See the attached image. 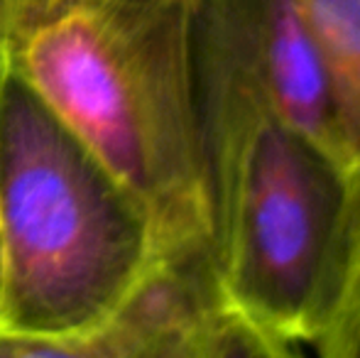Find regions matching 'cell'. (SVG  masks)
<instances>
[{
	"instance_id": "1",
	"label": "cell",
	"mask_w": 360,
	"mask_h": 358,
	"mask_svg": "<svg viewBox=\"0 0 360 358\" xmlns=\"http://www.w3.org/2000/svg\"><path fill=\"white\" fill-rule=\"evenodd\" d=\"M201 0H8L5 54L150 226L157 255L214 250L199 118Z\"/></svg>"
},
{
	"instance_id": "2",
	"label": "cell",
	"mask_w": 360,
	"mask_h": 358,
	"mask_svg": "<svg viewBox=\"0 0 360 358\" xmlns=\"http://www.w3.org/2000/svg\"><path fill=\"white\" fill-rule=\"evenodd\" d=\"M196 67L216 268L248 319L299 356L331 295L348 184L270 103L236 0H201Z\"/></svg>"
},
{
	"instance_id": "3",
	"label": "cell",
	"mask_w": 360,
	"mask_h": 358,
	"mask_svg": "<svg viewBox=\"0 0 360 358\" xmlns=\"http://www.w3.org/2000/svg\"><path fill=\"white\" fill-rule=\"evenodd\" d=\"M152 255L138 204L8 69L0 91V356H59L108 317Z\"/></svg>"
},
{
	"instance_id": "4",
	"label": "cell",
	"mask_w": 360,
	"mask_h": 358,
	"mask_svg": "<svg viewBox=\"0 0 360 358\" xmlns=\"http://www.w3.org/2000/svg\"><path fill=\"white\" fill-rule=\"evenodd\" d=\"M69 358H285L233 302L214 250L152 255L103 321L76 336Z\"/></svg>"
},
{
	"instance_id": "5",
	"label": "cell",
	"mask_w": 360,
	"mask_h": 358,
	"mask_svg": "<svg viewBox=\"0 0 360 358\" xmlns=\"http://www.w3.org/2000/svg\"><path fill=\"white\" fill-rule=\"evenodd\" d=\"M236 10L252 69L270 103L348 184L351 158L331 79L297 0H236Z\"/></svg>"
},
{
	"instance_id": "6",
	"label": "cell",
	"mask_w": 360,
	"mask_h": 358,
	"mask_svg": "<svg viewBox=\"0 0 360 358\" xmlns=\"http://www.w3.org/2000/svg\"><path fill=\"white\" fill-rule=\"evenodd\" d=\"M297 5L331 79L338 123L351 158V206L360 201V0H297Z\"/></svg>"
},
{
	"instance_id": "7",
	"label": "cell",
	"mask_w": 360,
	"mask_h": 358,
	"mask_svg": "<svg viewBox=\"0 0 360 358\" xmlns=\"http://www.w3.org/2000/svg\"><path fill=\"white\" fill-rule=\"evenodd\" d=\"M309 349L321 358H360V201L346 209L336 277Z\"/></svg>"
},
{
	"instance_id": "8",
	"label": "cell",
	"mask_w": 360,
	"mask_h": 358,
	"mask_svg": "<svg viewBox=\"0 0 360 358\" xmlns=\"http://www.w3.org/2000/svg\"><path fill=\"white\" fill-rule=\"evenodd\" d=\"M8 54H5V37H3V23H0V91H3L5 77H8Z\"/></svg>"
},
{
	"instance_id": "9",
	"label": "cell",
	"mask_w": 360,
	"mask_h": 358,
	"mask_svg": "<svg viewBox=\"0 0 360 358\" xmlns=\"http://www.w3.org/2000/svg\"><path fill=\"white\" fill-rule=\"evenodd\" d=\"M5 5H8V0H0V23H3V15H5Z\"/></svg>"
}]
</instances>
